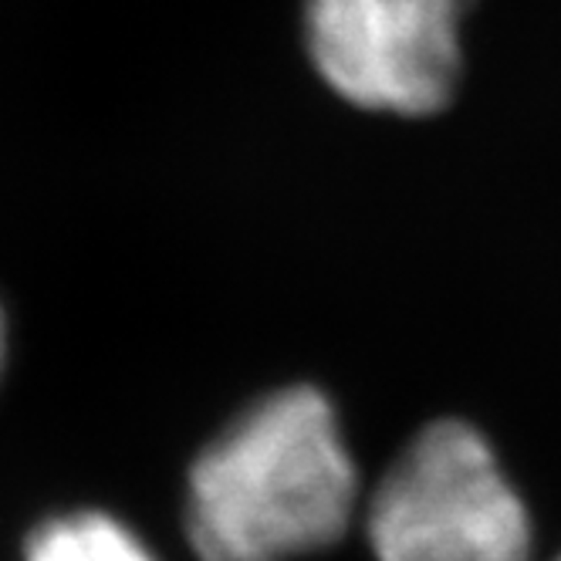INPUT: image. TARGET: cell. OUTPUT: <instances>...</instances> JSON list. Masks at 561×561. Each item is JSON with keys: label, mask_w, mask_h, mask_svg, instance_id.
Segmentation results:
<instances>
[{"label": "cell", "mask_w": 561, "mask_h": 561, "mask_svg": "<svg viewBox=\"0 0 561 561\" xmlns=\"http://www.w3.org/2000/svg\"><path fill=\"white\" fill-rule=\"evenodd\" d=\"M358 477L329 399L277 389L240 413L196 457L186 531L199 561H291L335 545Z\"/></svg>", "instance_id": "1"}, {"label": "cell", "mask_w": 561, "mask_h": 561, "mask_svg": "<svg viewBox=\"0 0 561 561\" xmlns=\"http://www.w3.org/2000/svg\"><path fill=\"white\" fill-rule=\"evenodd\" d=\"M369 541L379 561H528L531 517L488 439L439 420L382 473Z\"/></svg>", "instance_id": "2"}, {"label": "cell", "mask_w": 561, "mask_h": 561, "mask_svg": "<svg viewBox=\"0 0 561 561\" xmlns=\"http://www.w3.org/2000/svg\"><path fill=\"white\" fill-rule=\"evenodd\" d=\"M467 8L470 0H308V48L352 105L433 115L460 82Z\"/></svg>", "instance_id": "3"}, {"label": "cell", "mask_w": 561, "mask_h": 561, "mask_svg": "<svg viewBox=\"0 0 561 561\" xmlns=\"http://www.w3.org/2000/svg\"><path fill=\"white\" fill-rule=\"evenodd\" d=\"M27 561H156L142 541L118 520L82 511L65 514L34 531Z\"/></svg>", "instance_id": "4"}, {"label": "cell", "mask_w": 561, "mask_h": 561, "mask_svg": "<svg viewBox=\"0 0 561 561\" xmlns=\"http://www.w3.org/2000/svg\"><path fill=\"white\" fill-rule=\"evenodd\" d=\"M4 352H8V325H4V311H0V373H4Z\"/></svg>", "instance_id": "5"}]
</instances>
